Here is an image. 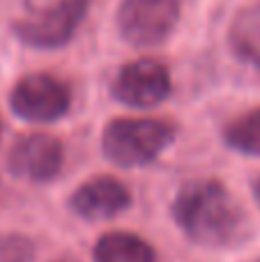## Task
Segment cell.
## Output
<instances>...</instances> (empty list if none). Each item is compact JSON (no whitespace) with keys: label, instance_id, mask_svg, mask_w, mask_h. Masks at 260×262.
<instances>
[{"label":"cell","instance_id":"1","mask_svg":"<svg viewBox=\"0 0 260 262\" xmlns=\"http://www.w3.org/2000/svg\"><path fill=\"white\" fill-rule=\"evenodd\" d=\"M173 214L180 228L203 246H226L242 235V209L216 182H191L182 186Z\"/></svg>","mask_w":260,"mask_h":262},{"label":"cell","instance_id":"2","mask_svg":"<svg viewBox=\"0 0 260 262\" xmlns=\"http://www.w3.org/2000/svg\"><path fill=\"white\" fill-rule=\"evenodd\" d=\"M173 140V127L159 120H113L104 131V154L124 168L143 166Z\"/></svg>","mask_w":260,"mask_h":262},{"label":"cell","instance_id":"3","mask_svg":"<svg viewBox=\"0 0 260 262\" xmlns=\"http://www.w3.org/2000/svg\"><path fill=\"white\" fill-rule=\"evenodd\" d=\"M180 18V0H122L118 28L134 46L161 44Z\"/></svg>","mask_w":260,"mask_h":262},{"label":"cell","instance_id":"4","mask_svg":"<svg viewBox=\"0 0 260 262\" xmlns=\"http://www.w3.org/2000/svg\"><path fill=\"white\" fill-rule=\"evenodd\" d=\"M88 5L90 0H60L53 7L41 9L26 21H18L14 26V32L28 46H37V49L62 46L72 39L76 28L81 26Z\"/></svg>","mask_w":260,"mask_h":262},{"label":"cell","instance_id":"5","mask_svg":"<svg viewBox=\"0 0 260 262\" xmlns=\"http://www.w3.org/2000/svg\"><path fill=\"white\" fill-rule=\"evenodd\" d=\"M12 111L28 122H53L69 108V90L53 76L32 74L16 83L12 92Z\"/></svg>","mask_w":260,"mask_h":262},{"label":"cell","instance_id":"6","mask_svg":"<svg viewBox=\"0 0 260 262\" xmlns=\"http://www.w3.org/2000/svg\"><path fill=\"white\" fill-rule=\"evenodd\" d=\"M168 95V69L157 60H136L124 64L113 81V97L132 108H152Z\"/></svg>","mask_w":260,"mask_h":262},{"label":"cell","instance_id":"7","mask_svg":"<svg viewBox=\"0 0 260 262\" xmlns=\"http://www.w3.org/2000/svg\"><path fill=\"white\" fill-rule=\"evenodd\" d=\"M60 168H62V145L46 134L26 136L9 152V170L23 180H53Z\"/></svg>","mask_w":260,"mask_h":262},{"label":"cell","instance_id":"8","mask_svg":"<svg viewBox=\"0 0 260 262\" xmlns=\"http://www.w3.org/2000/svg\"><path fill=\"white\" fill-rule=\"evenodd\" d=\"M129 203H132L129 191L113 177L90 180L83 186H78L76 193L72 195V209L90 221L115 216V214L124 212Z\"/></svg>","mask_w":260,"mask_h":262},{"label":"cell","instance_id":"9","mask_svg":"<svg viewBox=\"0 0 260 262\" xmlns=\"http://www.w3.org/2000/svg\"><path fill=\"white\" fill-rule=\"evenodd\" d=\"M95 262H155V251L141 237L109 232L95 246Z\"/></svg>","mask_w":260,"mask_h":262},{"label":"cell","instance_id":"10","mask_svg":"<svg viewBox=\"0 0 260 262\" xmlns=\"http://www.w3.org/2000/svg\"><path fill=\"white\" fill-rule=\"evenodd\" d=\"M230 46L240 60L260 67V3L249 5L235 16L230 26Z\"/></svg>","mask_w":260,"mask_h":262},{"label":"cell","instance_id":"11","mask_svg":"<svg viewBox=\"0 0 260 262\" xmlns=\"http://www.w3.org/2000/svg\"><path fill=\"white\" fill-rule=\"evenodd\" d=\"M226 143L237 152L260 157V108L230 124L226 129Z\"/></svg>","mask_w":260,"mask_h":262},{"label":"cell","instance_id":"12","mask_svg":"<svg viewBox=\"0 0 260 262\" xmlns=\"http://www.w3.org/2000/svg\"><path fill=\"white\" fill-rule=\"evenodd\" d=\"M32 249L26 239L18 237H7L0 242V262H26L30 258Z\"/></svg>","mask_w":260,"mask_h":262},{"label":"cell","instance_id":"13","mask_svg":"<svg viewBox=\"0 0 260 262\" xmlns=\"http://www.w3.org/2000/svg\"><path fill=\"white\" fill-rule=\"evenodd\" d=\"M253 195H256V200H258V205H260V177L256 180V184H253Z\"/></svg>","mask_w":260,"mask_h":262},{"label":"cell","instance_id":"14","mask_svg":"<svg viewBox=\"0 0 260 262\" xmlns=\"http://www.w3.org/2000/svg\"><path fill=\"white\" fill-rule=\"evenodd\" d=\"M55 262H74V260H69V258H62V260H55Z\"/></svg>","mask_w":260,"mask_h":262},{"label":"cell","instance_id":"15","mask_svg":"<svg viewBox=\"0 0 260 262\" xmlns=\"http://www.w3.org/2000/svg\"><path fill=\"white\" fill-rule=\"evenodd\" d=\"M258 262H260V260H258Z\"/></svg>","mask_w":260,"mask_h":262}]
</instances>
